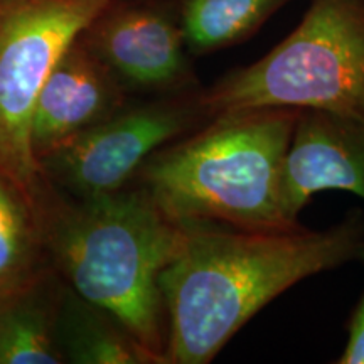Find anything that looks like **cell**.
Listing matches in <instances>:
<instances>
[{"mask_svg": "<svg viewBox=\"0 0 364 364\" xmlns=\"http://www.w3.org/2000/svg\"><path fill=\"white\" fill-rule=\"evenodd\" d=\"M164 268L167 364H206L267 304L321 272L364 262V220L353 213L326 231L247 230L186 221Z\"/></svg>", "mask_w": 364, "mask_h": 364, "instance_id": "6da1fadb", "label": "cell"}, {"mask_svg": "<svg viewBox=\"0 0 364 364\" xmlns=\"http://www.w3.org/2000/svg\"><path fill=\"white\" fill-rule=\"evenodd\" d=\"M36 193L49 262L66 285L167 364L159 280L179 248L184 225L140 186L80 199L41 177Z\"/></svg>", "mask_w": 364, "mask_h": 364, "instance_id": "7a4b0ae2", "label": "cell"}, {"mask_svg": "<svg viewBox=\"0 0 364 364\" xmlns=\"http://www.w3.org/2000/svg\"><path fill=\"white\" fill-rule=\"evenodd\" d=\"M295 108H247L213 117L157 150L134 179L172 220L287 230L284 161Z\"/></svg>", "mask_w": 364, "mask_h": 364, "instance_id": "3957f363", "label": "cell"}, {"mask_svg": "<svg viewBox=\"0 0 364 364\" xmlns=\"http://www.w3.org/2000/svg\"><path fill=\"white\" fill-rule=\"evenodd\" d=\"M201 97L211 117L275 107L364 120V0H312L289 38Z\"/></svg>", "mask_w": 364, "mask_h": 364, "instance_id": "277c9868", "label": "cell"}, {"mask_svg": "<svg viewBox=\"0 0 364 364\" xmlns=\"http://www.w3.org/2000/svg\"><path fill=\"white\" fill-rule=\"evenodd\" d=\"M113 0H0V169L38 189L29 124L59 58Z\"/></svg>", "mask_w": 364, "mask_h": 364, "instance_id": "5b68a950", "label": "cell"}, {"mask_svg": "<svg viewBox=\"0 0 364 364\" xmlns=\"http://www.w3.org/2000/svg\"><path fill=\"white\" fill-rule=\"evenodd\" d=\"M201 90L125 105L38 161L39 176L73 198L124 189L150 156L211 120Z\"/></svg>", "mask_w": 364, "mask_h": 364, "instance_id": "8992f818", "label": "cell"}, {"mask_svg": "<svg viewBox=\"0 0 364 364\" xmlns=\"http://www.w3.org/2000/svg\"><path fill=\"white\" fill-rule=\"evenodd\" d=\"M80 39L125 91L162 97L196 90L174 0H113Z\"/></svg>", "mask_w": 364, "mask_h": 364, "instance_id": "52a82bcc", "label": "cell"}, {"mask_svg": "<svg viewBox=\"0 0 364 364\" xmlns=\"http://www.w3.org/2000/svg\"><path fill=\"white\" fill-rule=\"evenodd\" d=\"M349 191L364 198V120L324 110H300L284 161L282 199L287 220L314 194Z\"/></svg>", "mask_w": 364, "mask_h": 364, "instance_id": "ba28073f", "label": "cell"}, {"mask_svg": "<svg viewBox=\"0 0 364 364\" xmlns=\"http://www.w3.org/2000/svg\"><path fill=\"white\" fill-rule=\"evenodd\" d=\"M127 105V91L78 38L41 86L29 124L34 161L107 120Z\"/></svg>", "mask_w": 364, "mask_h": 364, "instance_id": "9c48e42d", "label": "cell"}, {"mask_svg": "<svg viewBox=\"0 0 364 364\" xmlns=\"http://www.w3.org/2000/svg\"><path fill=\"white\" fill-rule=\"evenodd\" d=\"M66 282L49 265L39 275L0 295V364L65 363L56 339Z\"/></svg>", "mask_w": 364, "mask_h": 364, "instance_id": "30bf717a", "label": "cell"}, {"mask_svg": "<svg viewBox=\"0 0 364 364\" xmlns=\"http://www.w3.org/2000/svg\"><path fill=\"white\" fill-rule=\"evenodd\" d=\"M56 339L65 363L164 364L115 317L68 285L58 314Z\"/></svg>", "mask_w": 364, "mask_h": 364, "instance_id": "8fae6325", "label": "cell"}, {"mask_svg": "<svg viewBox=\"0 0 364 364\" xmlns=\"http://www.w3.org/2000/svg\"><path fill=\"white\" fill-rule=\"evenodd\" d=\"M36 191L0 169V295L51 265Z\"/></svg>", "mask_w": 364, "mask_h": 364, "instance_id": "7c38bea8", "label": "cell"}, {"mask_svg": "<svg viewBox=\"0 0 364 364\" xmlns=\"http://www.w3.org/2000/svg\"><path fill=\"white\" fill-rule=\"evenodd\" d=\"M191 54L230 48L257 33L292 0H174Z\"/></svg>", "mask_w": 364, "mask_h": 364, "instance_id": "4fadbf2b", "label": "cell"}, {"mask_svg": "<svg viewBox=\"0 0 364 364\" xmlns=\"http://www.w3.org/2000/svg\"><path fill=\"white\" fill-rule=\"evenodd\" d=\"M339 364H364V294L354 309L348 329V343L338 359Z\"/></svg>", "mask_w": 364, "mask_h": 364, "instance_id": "5bb4252c", "label": "cell"}]
</instances>
